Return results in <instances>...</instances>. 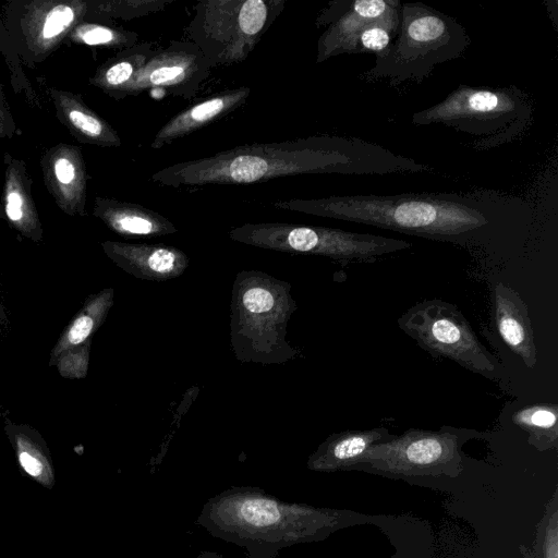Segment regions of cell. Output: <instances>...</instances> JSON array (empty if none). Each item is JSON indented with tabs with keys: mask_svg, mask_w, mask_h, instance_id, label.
Returning <instances> with one entry per match:
<instances>
[{
	"mask_svg": "<svg viewBox=\"0 0 558 558\" xmlns=\"http://www.w3.org/2000/svg\"><path fill=\"white\" fill-rule=\"evenodd\" d=\"M274 207L459 244L522 227L532 217L523 198L487 189L292 198L277 201Z\"/></svg>",
	"mask_w": 558,
	"mask_h": 558,
	"instance_id": "6da1fadb",
	"label": "cell"
},
{
	"mask_svg": "<svg viewBox=\"0 0 558 558\" xmlns=\"http://www.w3.org/2000/svg\"><path fill=\"white\" fill-rule=\"evenodd\" d=\"M432 172L429 165L357 137L315 135L241 145L167 166L151 175L163 186L252 184L300 174H392Z\"/></svg>",
	"mask_w": 558,
	"mask_h": 558,
	"instance_id": "7a4b0ae2",
	"label": "cell"
},
{
	"mask_svg": "<svg viewBox=\"0 0 558 558\" xmlns=\"http://www.w3.org/2000/svg\"><path fill=\"white\" fill-rule=\"evenodd\" d=\"M330 523L326 512L254 486H231L210 497L196 519L213 536L246 548L247 558H275L282 548L316 538Z\"/></svg>",
	"mask_w": 558,
	"mask_h": 558,
	"instance_id": "3957f363",
	"label": "cell"
},
{
	"mask_svg": "<svg viewBox=\"0 0 558 558\" xmlns=\"http://www.w3.org/2000/svg\"><path fill=\"white\" fill-rule=\"evenodd\" d=\"M296 310L291 283L259 270L236 274L231 289L230 345L241 363L282 364L300 355L287 340Z\"/></svg>",
	"mask_w": 558,
	"mask_h": 558,
	"instance_id": "277c9868",
	"label": "cell"
},
{
	"mask_svg": "<svg viewBox=\"0 0 558 558\" xmlns=\"http://www.w3.org/2000/svg\"><path fill=\"white\" fill-rule=\"evenodd\" d=\"M471 44L465 28L452 16L423 2H403L396 39L375 56L372 68L359 78L387 81L390 87L404 82L422 83L437 64L460 58Z\"/></svg>",
	"mask_w": 558,
	"mask_h": 558,
	"instance_id": "5b68a950",
	"label": "cell"
},
{
	"mask_svg": "<svg viewBox=\"0 0 558 558\" xmlns=\"http://www.w3.org/2000/svg\"><path fill=\"white\" fill-rule=\"evenodd\" d=\"M534 121L532 97L517 86L486 87L460 84L446 98L412 114L414 125L440 124L472 137L483 151L513 142Z\"/></svg>",
	"mask_w": 558,
	"mask_h": 558,
	"instance_id": "8992f818",
	"label": "cell"
},
{
	"mask_svg": "<svg viewBox=\"0 0 558 558\" xmlns=\"http://www.w3.org/2000/svg\"><path fill=\"white\" fill-rule=\"evenodd\" d=\"M287 0H203L186 27L211 68L246 60Z\"/></svg>",
	"mask_w": 558,
	"mask_h": 558,
	"instance_id": "52a82bcc",
	"label": "cell"
},
{
	"mask_svg": "<svg viewBox=\"0 0 558 558\" xmlns=\"http://www.w3.org/2000/svg\"><path fill=\"white\" fill-rule=\"evenodd\" d=\"M228 234L231 240L242 244L327 257L342 266L372 263L412 246L410 242L400 239L286 222L244 223L232 228Z\"/></svg>",
	"mask_w": 558,
	"mask_h": 558,
	"instance_id": "ba28073f",
	"label": "cell"
},
{
	"mask_svg": "<svg viewBox=\"0 0 558 558\" xmlns=\"http://www.w3.org/2000/svg\"><path fill=\"white\" fill-rule=\"evenodd\" d=\"M398 325L435 357L449 359L485 377L495 376V361L457 306L437 299L424 300L407 310Z\"/></svg>",
	"mask_w": 558,
	"mask_h": 558,
	"instance_id": "9c48e42d",
	"label": "cell"
},
{
	"mask_svg": "<svg viewBox=\"0 0 558 558\" xmlns=\"http://www.w3.org/2000/svg\"><path fill=\"white\" fill-rule=\"evenodd\" d=\"M87 14L88 0H12L4 5L3 22L22 64L33 70Z\"/></svg>",
	"mask_w": 558,
	"mask_h": 558,
	"instance_id": "30bf717a",
	"label": "cell"
},
{
	"mask_svg": "<svg viewBox=\"0 0 558 558\" xmlns=\"http://www.w3.org/2000/svg\"><path fill=\"white\" fill-rule=\"evenodd\" d=\"M211 66L201 49L191 41H171L166 48L155 50L124 94L137 96L145 90L192 98L208 77Z\"/></svg>",
	"mask_w": 558,
	"mask_h": 558,
	"instance_id": "8fae6325",
	"label": "cell"
},
{
	"mask_svg": "<svg viewBox=\"0 0 558 558\" xmlns=\"http://www.w3.org/2000/svg\"><path fill=\"white\" fill-rule=\"evenodd\" d=\"M399 0H332L318 13L316 27H326L317 41L316 62L356 53L362 32L372 23L400 12Z\"/></svg>",
	"mask_w": 558,
	"mask_h": 558,
	"instance_id": "7c38bea8",
	"label": "cell"
},
{
	"mask_svg": "<svg viewBox=\"0 0 558 558\" xmlns=\"http://www.w3.org/2000/svg\"><path fill=\"white\" fill-rule=\"evenodd\" d=\"M44 184L68 216H86L88 173L81 148L68 143L49 147L40 157Z\"/></svg>",
	"mask_w": 558,
	"mask_h": 558,
	"instance_id": "4fadbf2b",
	"label": "cell"
},
{
	"mask_svg": "<svg viewBox=\"0 0 558 558\" xmlns=\"http://www.w3.org/2000/svg\"><path fill=\"white\" fill-rule=\"evenodd\" d=\"M105 254L122 270L141 280L167 281L183 275L190 265L189 256L167 244L104 241Z\"/></svg>",
	"mask_w": 558,
	"mask_h": 558,
	"instance_id": "5bb4252c",
	"label": "cell"
},
{
	"mask_svg": "<svg viewBox=\"0 0 558 558\" xmlns=\"http://www.w3.org/2000/svg\"><path fill=\"white\" fill-rule=\"evenodd\" d=\"M3 165L0 218L20 235L39 243L44 239V229L32 194L27 165L10 153H4Z\"/></svg>",
	"mask_w": 558,
	"mask_h": 558,
	"instance_id": "9a60e30c",
	"label": "cell"
},
{
	"mask_svg": "<svg viewBox=\"0 0 558 558\" xmlns=\"http://www.w3.org/2000/svg\"><path fill=\"white\" fill-rule=\"evenodd\" d=\"M250 94V87L240 86L218 92L197 101L166 122L154 136L150 147L160 149L230 114L245 104Z\"/></svg>",
	"mask_w": 558,
	"mask_h": 558,
	"instance_id": "2e32d148",
	"label": "cell"
},
{
	"mask_svg": "<svg viewBox=\"0 0 558 558\" xmlns=\"http://www.w3.org/2000/svg\"><path fill=\"white\" fill-rule=\"evenodd\" d=\"M493 312L500 338L526 367L534 368L536 347L525 302L512 288L497 282L493 289Z\"/></svg>",
	"mask_w": 558,
	"mask_h": 558,
	"instance_id": "e0dca14e",
	"label": "cell"
},
{
	"mask_svg": "<svg viewBox=\"0 0 558 558\" xmlns=\"http://www.w3.org/2000/svg\"><path fill=\"white\" fill-rule=\"evenodd\" d=\"M48 95L58 121L76 141L99 147L117 148L122 145L118 132L80 94L49 87Z\"/></svg>",
	"mask_w": 558,
	"mask_h": 558,
	"instance_id": "ac0fdd59",
	"label": "cell"
},
{
	"mask_svg": "<svg viewBox=\"0 0 558 558\" xmlns=\"http://www.w3.org/2000/svg\"><path fill=\"white\" fill-rule=\"evenodd\" d=\"M93 215L112 232L124 238H156L178 232L165 216L142 205L96 196Z\"/></svg>",
	"mask_w": 558,
	"mask_h": 558,
	"instance_id": "d6986e66",
	"label": "cell"
},
{
	"mask_svg": "<svg viewBox=\"0 0 558 558\" xmlns=\"http://www.w3.org/2000/svg\"><path fill=\"white\" fill-rule=\"evenodd\" d=\"M378 457L411 465H433L456 454V437L450 433L410 429L399 438L368 449Z\"/></svg>",
	"mask_w": 558,
	"mask_h": 558,
	"instance_id": "ffe728a7",
	"label": "cell"
},
{
	"mask_svg": "<svg viewBox=\"0 0 558 558\" xmlns=\"http://www.w3.org/2000/svg\"><path fill=\"white\" fill-rule=\"evenodd\" d=\"M154 52L149 41L119 50L97 66L88 83L113 99H122Z\"/></svg>",
	"mask_w": 558,
	"mask_h": 558,
	"instance_id": "44dd1931",
	"label": "cell"
},
{
	"mask_svg": "<svg viewBox=\"0 0 558 558\" xmlns=\"http://www.w3.org/2000/svg\"><path fill=\"white\" fill-rule=\"evenodd\" d=\"M113 295L114 290L107 288L86 299L81 311L60 335L50 354V365H54L57 360L68 350L90 339L105 322L113 304Z\"/></svg>",
	"mask_w": 558,
	"mask_h": 558,
	"instance_id": "7402d4cb",
	"label": "cell"
},
{
	"mask_svg": "<svg viewBox=\"0 0 558 558\" xmlns=\"http://www.w3.org/2000/svg\"><path fill=\"white\" fill-rule=\"evenodd\" d=\"M387 430H347L331 435L310 457L307 465L313 470H328L365 453Z\"/></svg>",
	"mask_w": 558,
	"mask_h": 558,
	"instance_id": "603a6c76",
	"label": "cell"
},
{
	"mask_svg": "<svg viewBox=\"0 0 558 558\" xmlns=\"http://www.w3.org/2000/svg\"><path fill=\"white\" fill-rule=\"evenodd\" d=\"M21 469L40 486L51 489L56 484L54 468L43 441L25 429L8 432Z\"/></svg>",
	"mask_w": 558,
	"mask_h": 558,
	"instance_id": "cb8c5ba5",
	"label": "cell"
},
{
	"mask_svg": "<svg viewBox=\"0 0 558 558\" xmlns=\"http://www.w3.org/2000/svg\"><path fill=\"white\" fill-rule=\"evenodd\" d=\"M137 33L112 23L84 20L73 27L64 43L122 50L137 44Z\"/></svg>",
	"mask_w": 558,
	"mask_h": 558,
	"instance_id": "d4e9b609",
	"label": "cell"
},
{
	"mask_svg": "<svg viewBox=\"0 0 558 558\" xmlns=\"http://www.w3.org/2000/svg\"><path fill=\"white\" fill-rule=\"evenodd\" d=\"M513 423L529 433L530 441L537 446L556 444L558 437V407L537 403L518 409L511 416Z\"/></svg>",
	"mask_w": 558,
	"mask_h": 558,
	"instance_id": "484cf974",
	"label": "cell"
},
{
	"mask_svg": "<svg viewBox=\"0 0 558 558\" xmlns=\"http://www.w3.org/2000/svg\"><path fill=\"white\" fill-rule=\"evenodd\" d=\"M173 0H88L87 20L112 23L133 20L162 10Z\"/></svg>",
	"mask_w": 558,
	"mask_h": 558,
	"instance_id": "4316f807",
	"label": "cell"
},
{
	"mask_svg": "<svg viewBox=\"0 0 558 558\" xmlns=\"http://www.w3.org/2000/svg\"><path fill=\"white\" fill-rule=\"evenodd\" d=\"M0 51L3 56L8 71L10 73V83L16 95H23L27 104L34 108L40 107V101L34 89L33 84L27 77L17 50L9 35V32L0 15Z\"/></svg>",
	"mask_w": 558,
	"mask_h": 558,
	"instance_id": "83f0119b",
	"label": "cell"
},
{
	"mask_svg": "<svg viewBox=\"0 0 558 558\" xmlns=\"http://www.w3.org/2000/svg\"><path fill=\"white\" fill-rule=\"evenodd\" d=\"M90 339L64 352L56 362L59 374L64 378L82 379L87 375Z\"/></svg>",
	"mask_w": 558,
	"mask_h": 558,
	"instance_id": "f1b7e54d",
	"label": "cell"
},
{
	"mask_svg": "<svg viewBox=\"0 0 558 558\" xmlns=\"http://www.w3.org/2000/svg\"><path fill=\"white\" fill-rule=\"evenodd\" d=\"M21 134V129L14 120L0 78V138H12Z\"/></svg>",
	"mask_w": 558,
	"mask_h": 558,
	"instance_id": "f546056e",
	"label": "cell"
}]
</instances>
